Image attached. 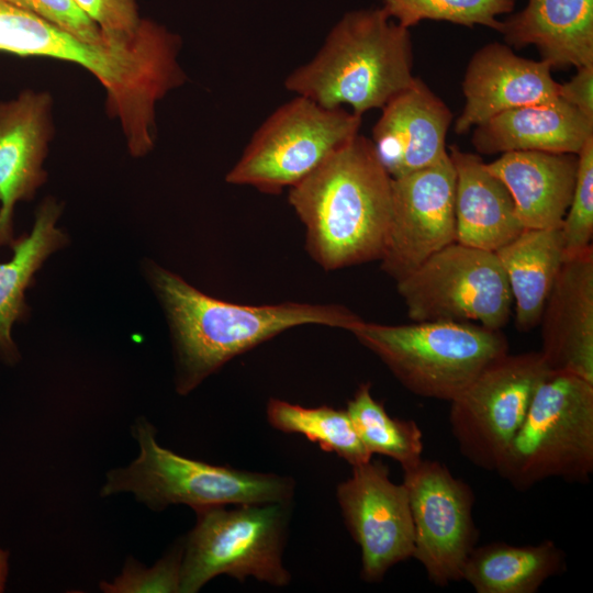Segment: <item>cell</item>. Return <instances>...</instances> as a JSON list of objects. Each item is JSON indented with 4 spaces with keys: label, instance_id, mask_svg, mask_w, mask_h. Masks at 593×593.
<instances>
[{
    "label": "cell",
    "instance_id": "ac0fdd59",
    "mask_svg": "<svg viewBox=\"0 0 593 593\" xmlns=\"http://www.w3.org/2000/svg\"><path fill=\"white\" fill-rule=\"evenodd\" d=\"M485 167L508 189L524 228L561 226L573 193L578 154L514 150Z\"/></svg>",
    "mask_w": 593,
    "mask_h": 593
},
{
    "label": "cell",
    "instance_id": "4fadbf2b",
    "mask_svg": "<svg viewBox=\"0 0 593 593\" xmlns=\"http://www.w3.org/2000/svg\"><path fill=\"white\" fill-rule=\"evenodd\" d=\"M336 496L347 529L360 547L363 581L380 582L390 568L412 558L414 524L407 490L403 482L391 481L381 460L354 466Z\"/></svg>",
    "mask_w": 593,
    "mask_h": 593
},
{
    "label": "cell",
    "instance_id": "484cf974",
    "mask_svg": "<svg viewBox=\"0 0 593 593\" xmlns=\"http://www.w3.org/2000/svg\"><path fill=\"white\" fill-rule=\"evenodd\" d=\"M354 428L371 454L396 460L403 470L423 458V433L414 421L391 417L382 403L373 399L370 383H361L347 404Z\"/></svg>",
    "mask_w": 593,
    "mask_h": 593
},
{
    "label": "cell",
    "instance_id": "e0dca14e",
    "mask_svg": "<svg viewBox=\"0 0 593 593\" xmlns=\"http://www.w3.org/2000/svg\"><path fill=\"white\" fill-rule=\"evenodd\" d=\"M539 324L548 369L593 382V247L566 257Z\"/></svg>",
    "mask_w": 593,
    "mask_h": 593
},
{
    "label": "cell",
    "instance_id": "3957f363",
    "mask_svg": "<svg viewBox=\"0 0 593 593\" xmlns=\"http://www.w3.org/2000/svg\"><path fill=\"white\" fill-rule=\"evenodd\" d=\"M415 78L409 29L377 8L345 13L315 56L287 76L284 87L325 108L348 105L361 116L382 109Z\"/></svg>",
    "mask_w": 593,
    "mask_h": 593
},
{
    "label": "cell",
    "instance_id": "f546056e",
    "mask_svg": "<svg viewBox=\"0 0 593 593\" xmlns=\"http://www.w3.org/2000/svg\"><path fill=\"white\" fill-rule=\"evenodd\" d=\"M91 44L112 42L72 0H3Z\"/></svg>",
    "mask_w": 593,
    "mask_h": 593
},
{
    "label": "cell",
    "instance_id": "2e32d148",
    "mask_svg": "<svg viewBox=\"0 0 593 593\" xmlns=\"http://www.w3.org/2000/svg\"><path fill=\"white\" fill-rule=\"evenodd\" d=\"M452 113L419 78L393 97L372 128L374 150L392 178L430 167L448 155Z\"/></svg>",
    "mask_w": 593,
    "mask_h": 593
},
{
    "label": "cell",
    "instance_id": "7a4b0ae2",
    "mask_svg": "<svg viewBox=\"0 0 593 593\" xmlns=\"http://www.w3.org/2000/svg\"><path fill=\"white\" fill-rule=\"evenodd\" d=\"M305 248L324 270L380 260L392 211V177L371 139L357 134L289 188Z\"/></svg>",
    "mask_w": 593,
    "mask_h": 593
},
{
    "label": "cell",
    "instance_id": "277c9868",
    "mask_svg": "<svg viewBox=\"0 0 593 593\" xmlns=\"http://www.w3.org/2000/svg\"><path fill=\"white\" fill-rule=\"evenodd\" d=\"M347 332L409 391L449 402L485 368L508 354V342L501 329L475 323L387 325L360 320Z\"/></svg>",
    "mask_w": 593,
    "mask_h": 593
},
{
    "label": "cell",
    "instance_id": "7c38bea8",
    "mask_svg": "<svg viewBox=\"0 0 593 593\" xmlns=\"http://www.w3.org/2000/svg\"><path fill=\"white\" fill-rule=\"evenodd\" d=\"M456 174L449 154L439 163L392 178V211L381 269L395 282L456 242Z\"/></svg>",
    "mask_w": 593,
    "mask_h": 593
},
{
    "label": "cell",
    "instance_id": "8992f818",
    "mask_svg": "<svg viewBox=\"0 0 593 593\" xmlns=\"http://www.w3.org/2000/svg\"><path fill=\"white\" fill-rule=\"evenodd\" d=\"M496 472L521 491L549 478L588 482L593 472V382L550 372Z\"/></svg>",
    "mask_w": 593,
    "mask_h": 593
},
{
    "label": "cell",
    "instance_id": "6da1fadb",
    "mask_svg": "<svg viewBox=\"0 0 593 593\" xmlns=\"http://www.w3.org/2000/svg\"><path fill=\"white\" fill-rule=\"evenodd\" d=\"M145 273L169 325L180 395L234 357L290 328L314 324L348 331L361 320L338 304L248 305L220 300L154 261L145 262Z\"/></svg>",
    "mask_w": 593,
    "mask_h": 593
},
{
    "label": "cell",
    "instance_id": "ffe728a7",
    "mask_svg": "<svg viewBox=\"0 0 593 593\" xmlns=\"http://www.w3.org/2000/svg\"><path fill=\"white\" fill-rule=\"evenodd\" d=\"M474 127L473 146L484 155L514 150L578 154L593 137V120L560 98L501 112Z\"/></svg>",
    "mask_w": 593,
    "mask_h": 593
},
{
    "label": "cell",
    "instance_id": "30bf717a",
    "mask_svg": "<svg viewBox=\"0 0 593 593\" xmlns=\"http://www.w3.org/2000/svg\"><path fill=\"white\" fill-rule=\"evenodd\" d=\"M550 372L539 351L506 354L452 399L449 424L462 456L496 471L537 387Z\"/></svg>",
    "mask_w": 593,
    "mask_h": 593
},
{
    "label": "cell",
    "instance_id": "f1b7e54d",
    "mask_svg": "<svg viewBox=\"0 0 593 593\" xmlns=\"http://www.w3.org/2000/svg\"><path fill=\"white\" fill-rule=\"evenodd\" d=\"M182 555L183 539L149 568L128 557L121 574L112 582L101 581L100 590L105 593L180 592Z\"/></svg>",
    "mask_w": 593,
    "mask_h": 593
},
{
    "label": "cell",
    "instance_id": "8fae6325",
    "mask_svg": "<svg viewBox=\"0 0 593 593\" xmlns=\"http://www.w3.org/2000/svg\"><path fill=\"white\" fill-rule=\"evenodd\" d=\"M403 473L414 524L412 558L436 585L461 581L465 562L479 537L472 489L436 460L422 459Z\"/></svg>",
    "mask_w": 593,
    "mask_h": 593
},
{
    "label": "cell",
    "instance_id": "44dd1931",
    "mask_svg": "<svg viewBox=\"0 0 593 593\" xmlns=\"http://www.w3.org/2000/svg\"><path fill=\"white\" fill-rule=\"evenodd\" d=\"M497 32L508 46H536L551 68L593 64V0H528Z\"/></svg>",
    "mask_w": 593,
    "mask_h": 593
},
{
    "label": "cell",
    "instance_id": "4dcf8cb0",
    "mask_svg": "<svg viewBox=\"0 0 593 593\" xmlns=\"http://www.w3.org/2000/svg\"><path fill=\"white\" fill-rule=\"evenodd\" d=\"M109 41L133 37L143 21L137 0H72Z\"/></svg>",
    "mask_w": 593,
    "mask_h": 593
},
{
    "label": "cell",
    "instance_id": "4316f807",
    "mask_svg": "<svg viewBox=\"0 0 593 593\" xmlns=\"http://www.w3.org/2000/svg\"><path fill=\"white\" fill-rule=\"evenodd\" d=\"M390 19L410 29L423 20L445 21L463 26L482 25L499 30V15L511 13L515 0H380Z\"/></svg>",
    "mask_w": 593,
    "mask_h": 593
},
{
    "label": "cell",
    "instance_id": "7402d4cb",
    "mask_svg": "<svg viewBox=\"0 0 593 593\" xmlns=\"http://www.w3.org/2000/svg\"><path fill=\"white\" fill-rule=\"evenodd\" d=\"M61 212V203L46 197L35 211L32 230L14 238L9 260H0V360L9 366L21 360L12 329L30 316L25 292L47 258L68 243L57 226Z\"/></svg>",
    "mask_w": 593,
    "mask_h": 593
},
{
    "label": "cell",
    "instance_id": "d4e9b609",
    "mask_svg": "<svg viewBox=\"0 0 593 593\" xmlns=\"http://www.w3.org/2000/svg\"><path fill=\"white\" fill-rule=\"evenodd\" d=\"M266 413L273 428L301 434L318 444L321 449L335 452L351 467L372 458L360 441L347 411L327 405L303 407L280 399H270Z\"/></svg>",
    "mask_w": 593,
    "mask_h": 593
},
{
    "label": "cell",
    "instance_id": "5bb4252c",
    "mask_svg": "<svg viewBox=\"0 0 593 593\" xmlns=\"http://www.w3.org/2000/svg\"><path fill=\"white\" fill-rule=\"evenodd\" d=\"M54 136L53 98L25 89L0 102V247L14 240V210L46 182L44 161Z\"/></svg>",
    "mask_w": 593,
    "mask_h": 593
},
{
    "label": "cell",
    "instance_id": "83f0119b",
    "mask_svg": "<svg viewBox=\"0 0 593 593\" xmlns=\"http://www.w3.org/2000/svg\"><path fill=\"white\" fill-rule=\"evenodd\" d=\"M566 257L592 247L593 137L578 153V170L570 205L560 226Z\"/></svg>",
    "mask_w": 593,
    "mask_h": 593
},
{
    "label": "cell",
    "instance_id": "52a82bcc",
    "mask_svg": "<svg viewBox=\"0 0 593 593\" xmlns=\"http://www.w3.org/2000/svg\"><path fill=\"white\" fill-rule=\"evenodd\" d=\"M226 506L195 510V525L182 538L180 593H195L221 574L288 585L291 577L282 553L289 503Z\"/></svg>",
    "mask_w": 593,
    "mask_h": 593
},
{
    "label": "cell",
    "instance_id": "d6a6232c",
    "mask_svg": "<svg viewBox=\"0 0 593 593\" xmlns=\"http://www.w3.org/2000/svg\"><path fill=\"white\" fill-rule=\"evenodd\" d=\"M9 557L8 550L0 546V593L5 591L9 575Z\"/></svg>",
    "mask_w": 593,
    "mask_h": 593
},
{
    "label": "cell",
    "instance_id": "d6986e66",
    "mask_svg": "<svg viewBox=\"0 0 593 593\" xmlns=\"http://www.w3.org/2000/svg\"><path fill=\"white\" fill-rule=\"evenodd\" d=\"M448 154L456 174V242L495 253L525 230L513 198L480 156L455 145Z\"/></svg>",
    "mask_w": 593,
    "mask_h": 593
},
{
    "label": "cell",
    "instance_id": "cb8c5ba5",
    "mask_svg": "<svg viewBox=\"0 0 593 593\" xmlns=\"http://www.w3.org/2000/svg\"><path fill=\"white\" fill-rule=\"evenodd\" d=\"M564 564V553L552 540L525 546L490 542L472 549L462 580L478 593H535Z\"/></svg>",
    "mask_w": 593,
    "mask_h": 593
},
{
    "label": "cell",
    "instance_id": "1f68e13d",
    "mask_svg": "<svg viewBox=\"0 0 593 593\" xmlns=\"http://www.w3.org/2000/svg\"><path fill=\"white\" fill-rule=\"evenodd\" d=\"M559 98L593 120V64L577 68L569 81L559 83Z\"/></svg>",
    "mask_w": 593,
    "mask_h": 593
},
{
    "label": "cell",
    "instance_id": "603a6c76",
    "mask_svg": "<svg viewBox=\"0 0 593 593\" xmlns=\"http://www.w3.org/2000/svg\"><path fill=\"white\" fill-rule=\"evenodd\" d=\"M495 254L513 298L516 327L528 332L539 324L566 259L560 227L525 228Z\"/></svg>",
    "mask_w": 593,
    "mask_h": 593
},
{
    "label": "cell",
    "instance_id": "ba28073f",
    "mask_svg": "<svg viewBox=\"0 0 593 593\" xmlns=\"http://www.w3.org/2000/svg\"><path fill=\"white\" fill-rule=\"evenodd\" d=\"M360 125L361 116L345 108H325L296 94L255 131L225 180L278 194L356 136Z\"/></svg>",
    "mask_w": 593,
    "mask_h": 593
},
{
    "label": "cell",
    "instance_id": "9c48e42d",
    "mask_svg": "<svg viewBox=\"0 0 593 593\" xmlns=\"http://www.w3.org/2000/svg\"><path fill=\"white\" fill-rule=\"evenodd\" d=\"M413 322H467L502 329L513 298L495 253L455 242L395 282Z\"/></svg>",
    "mask_w": 593,
    "mask_h": 593
},
{
    "label": "cell",
    "instance_id": "9a60e30c",
    "mask_svg": "<svg viewBox=\"0 0 593 593\" xmlns=\"http://www.w3.org/2000/svg\"><path fill=\"white\" fill-rule=\"evenodd\" d=\"M551 69L542 59L516 55L508 45L497 42L484 45L467 66L462 81L466 102L455 122V132L467 133L514 108L557 100L559 82L552 78Z\"/></svg>",
    "mask_w": 593,
    "mask_h": 593
},
{
    "label": "cell",
    "instance_id": "5b68a950",
    "mask_svg": "<svg viewBox=\"0 0 593 593\" xmlns=\"http://www.w3.org/2000/svg\"><path fill=\"white\" fill-rule=\"evenodd\" d=\"M133 435L138 457L109 471L100 495L132 493L153 511L184 504L194 511L236 504L290 503L295 483L290 477L216 466L178 455L156 439L155 427L136 419Z\"/></svg>",
    "mask_w": 593,
    "mask_h": 593
}]
</instances>
